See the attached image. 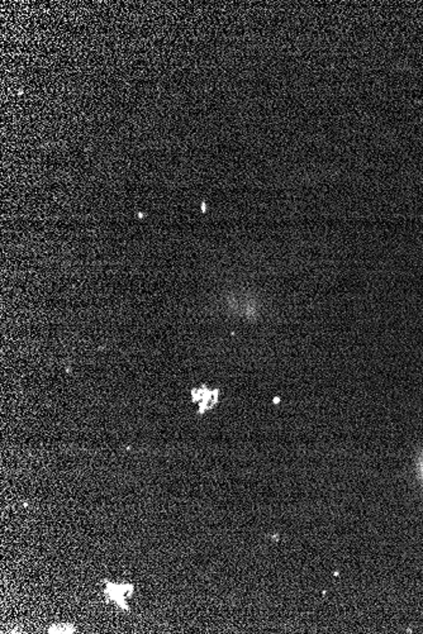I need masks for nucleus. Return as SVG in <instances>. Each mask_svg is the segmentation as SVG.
<instances>
[{
	"mask_svg": "<svg viewBox=\"0 0 423 634\" xmlns=\"http://www.w3.org/2000/svg\"><path fill=\"white\" fill-rule=\"evenodd\" d=\"M75 626L70 623H60L48 628V633H74Z\"/></svg>",
	"mask_w": 423,
	"mask_h": 634,
	"instance_id": "obj_2",
	"label": "nucleus"
},
{
	"mask_svg": "<svg viewBox=\"0 0 423 634\" xmlns=\"http://www.w3.org/2000/svg\"><path fill=\"white\" fill-rule=\"evenodd\" d=\"M135 594V587L132 584H116L105 580L104 595L108 602H116L120 608L129 611L127 599H131Z\"/></svg>",
	"mask_w": 423,
	"mask_h": 634,
	"instance_id": "obj_1",
	"label": "nucleus"
}]
</instances>
